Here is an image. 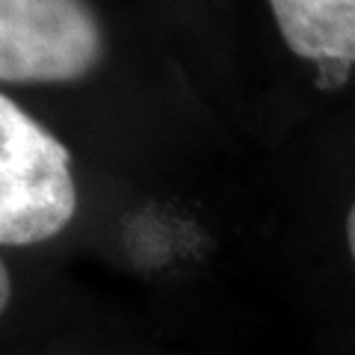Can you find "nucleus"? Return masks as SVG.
I'll list each match as a JSON object with an SVG mask.
<instances>
[{
	"instance_id": "obj_3",
	"label": "nucleus",
	"mask_w": 355,
	"mask_h": 355,
	"mask_svg": "<svg viewBox=\"0 0 355 355\" xmlns=\"http://www.w3.org/2000/svg\"><path fill=\"white\" fill-rule=\"evenodd\" d=\"M296 57L314 65H355V0H270Z\"/></svg>"
},
{
	"instance_id": "obj_2",
	"label": "nucleus",
	"mask_w": 355,
	"mask_h": 355,
	"mask_svg": "<svg viewBox=\"0 0 355 355\" xmlns=\"http://www.w3.org/2000/svg\"><path fill=\"white\" fill-rule=\"evenodd\" d=\"M104 48V27L86 0H0V80H80L101 65Z\"/></svg>"
},
{
	"instance_id": "obj_1",
	"label": "nucleus",
	"mask_w": 355,
	"mask_h": 355,
	"mask_svg": "<svg viewBox=\"0 0 355 355\" xmlns=\"http://www.w3.org/2000/svg\"><path fill=\"white\" fill-rule=\"evenodd\" d=\"M74 210L69 148L0 95V246H33L57 237Z\"/></svg>"
},
{
	"instance_id": "obj_4",
	"label": "nucleus",
	"mask_w": 355,
	"mask_h": 355,
	"mask_svg": "<svg viewBox=\"0 0 355 355\" xmlns=\"http://www.w3.org/2000/svg\"><path fill=\"white\" fill-rule=\"evenodd\" d=\"M9 299H12V282H9V270H6V263L0 261V314L6 311Z\"/></svg>"
},
{
	"instance_id": "obj_5",
	"label": "nucleus",
	"mask_w": 355,
	"mask_h": 355,
	"mask_svg": "<svg viewBox=\"0 0 355 355\" xmlns=\"http://www.w3.org/2000/svg\"><path fill=\"white\" fill-rule=\"evenodd\" d=\"M347 243H349V252H352V261H355V205L347 214Z\"/></svg>"
}]
</instances>
